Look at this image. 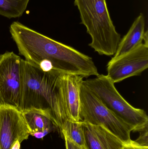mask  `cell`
I'll list each match as a JSON object with an SVG mask.
<instances>
[{
  "mask_svg": "<svg viewBox=\"0 0 148 149\" xmlns=\"http://www.w3.org/2000/svg\"><path fill=\"white\" fill-rule=\"evenodd\" d=\"M61 132L62 135H65L76 144L86 148L83 122L67 120Z\"/></svg>",
  "mask_w": 148,
  "mask_h": 149,
  "instance_id": "obj_14",
  "label": "cell"
},
{
  "mask_svg": "<svg viewBox=\"0 0 148 149\" xmlns=\"http://www.w3.org/2000/svg\"><path fill=\"white\" fill-rule=\"evenodd\" d=\"M148 31H145V19L141 13L133 23L128 32L120 40L114 57L115 58L144 43L148 45Z\"/></svg>",
  "mask_w": 148,
  "mask_h": 149,
  "instance_id": "obj_11",
  "label": "cell"
},
{
  "mask_svg": "<svg viewBox=\"0 0 148 149\" xmlns=\"http://www.w3.org/2000/svg\"><path fill=\"white\" fill-rule=\"evenodd\" d=\"M45 72L23 61V85L21 111L41 112L52 120L61 131L68 120L63 97L61 75Z\"/></svg>",
  "mask_w": 148,
  "mask_h": 149,
  "instance_id": "obj_2",
  "label": "cell"
},
{
  "mask_svg": "<svg viewBox=\"0 0 148 149\" xmlns=\"http://www.w3.org/2000/svg\"><path fill=\"white\" fill-rule=\"evenodd\" d=\"M10 32L25 61L43 71H55L61 74H76L83 78L99 74L92 58L19 22L10 24Z\"/></svg>",
  "mask_w": 148,
  "mask_h": 149,
  "instance_id": "obj_1",
  "label": "cell"
},
{
  "mask_svg": "<svg viewBox=\"0 0 148 149\" xmlns=\"http://www.w3.org/2000/svg\"><path fill=\"white\" fill-rule=\"evenodd\" d=\"M83 78L74 74H62L61 86L63 97L68 120L80 121V89Z\"/></svg>",
  "mask_w": 148,
  "mask_h": 149,
  "instance_id": "obj_9",
  "label": "cell"
},
{
  "mask_svg": "<svg viewBox=\"0 0 148 149\" xmlns=\"http://www.w3.org/2000/svg\"><path fill=\"white\" fill-rule=\"evenodd\" d=\"M21 143L19 141H16L11 147V149H20Z\"/></svg>",
  "mask_w": 148,
  "mask_h": 149,
  "instance_id": "obj_18",
  "label": "cell"
},
{
  "mask_svg": "<svg viewBox=\"0 0 148 149\" xmlns=\"http://www.w3.org/2000/svg\"></svg>",
  "mask_w": 148,
  "mask_h": 149,
  "instance_id": "obj_19",
  "label": "cell"
},
{
  "mask_svg": "<svg viewBox=\"0 0 148 149\" xmlns=\"http://www.w3.org/2000/svg\"><path fill=\"white\" fill-rule=\"evenodd\" d=\"M25 122L30 131V134L41 133L49 130L53 131L58 127L51 119L46 115L37 111L22 112Z\"/></svg>",
  "mask_w": 148,
  "mask_h": 149,
  "instance_id": "obj_12",
  "label": "cell"
},
{
  "mask_svg": "<svg viewBox=\"0 0 148 149\" xmlns=\"http://www.w3.org/2000/svg\"><path fill=\"white\" fill-rule=\"evenodd\" d=\"M81 121L104 127L126 143H130L134 129L108 109L83 83L80 89Z\"/></svg>",
  "mask_w": 148,
  "mask_h": 149,
  "instance_id": "obj_5",
  "label": "cell"
},
{
  "mask_svg": "<svg viewBox=\"0 0 148 149\" xmlns=\"http://www.w3.org/2000/svg\"><path fill=\"white\" fill-rule=\"evenodd\" d=\"M30 0H0V15L7 18L21 17Z\"/></svg>",
  "mask_w": 148,
  "mask_h": 149,
  "instance_id": "obj_13",
  "label": "cell"
},
{
  "mask_svg": "<svg viewBox=\"0 0 148 149\" xmlns=\"http://www.w3.org/2000/svg\"><path fill=\"white\" fill-rule=\"evenodd\" d=\"M81 22L92 41L89 46L101 55L114 56L121 40L110 17L106 0H74Z\"/></svg>",
  "mask_w": 148,
  "mask_h": 149,
  "instance_id": "obj_3",
  "label": "cell"
},
{
  "mask_svg": "<svg viewBox=\"0 0 148 149\" xmlns=\"http://www.w3.org/2000/svg\"><path fill=\"white\" fill-rule=\"evenodd\" d=\"M63 136L65 140L66 149H87L85 147H81L76 144L65 135Z\"/></svg>",
  "mask_w": 148,
  "mask_h": 149,
  "instance_id": "obj_16",
  "label": "cell"
},
{
  "mask_svg": "<svg viewBox=\"0 0 148 149\" xmlns=\"http://www.w3.org/2000/svg\"><path fill=\"white\" fill-rule=\"evenodd\" d=\"M140 136L139 138L135 141L136 143L144 146H148V127L139 132Z\"/></svg>",
  "mask_w": 148,
  "mask_h": 149,
  "instance_id": "obj_15",
  "label": "cell"
},
{
  "mask_svg": "<svg viewBox=\"0 0 148 149\" xmlns=\"http://www.w3.org/2000/svg\"><path fill=\"white\" fill-rule=\"evenodd\" d=\"M23 61L13 52L0 55V105L14 107L21 110Z\"/></svg>",
  "mask_w": 148,
  "mask_h": 149,
  "instance_id": "obj_6",
  "label": "cell"
},
{
  "mask_svg": "<svg viewBox=\"0 0 148 149\" xmlns=\"http://www.w3.org/2000/svg\"><path fill=\"white\" fill-rule=\"evenodd\" d=\"M124 149H148V146L140 145L135 141H132L130 143L126 144Z\"/></svg>",
  "mask_w": 148,
  "mask_h": 149,
  "instance_id": "obj_17",
  "label": "cell"
},
{
  "mask_svg": "<svg viewBox=\"0 0 148 149\" xmlns=\"http://www.w3.org/2000/svg\"><path fill=\"white\" fill-rule=\"evenodd\" d=\"M83 128L87 149H124L127 144L103 126L83 122Z\"/></svg>",
  "mask_w": 148,
  "mask_h": 149,
  "instance_id": "obj_10",
  "label": "cell"
},
{
  "mask_svg": "<svg viewBox=\"0 0 148 149\" xmlns=\"http://www.w3.org/2000/svg\"><path fill=\"white\" fill-rule=\"evenodd\" d=\"M148 67V45L142 43L116 58L107 65V76L114 83L132 76L140 75Z\"/></svg>",
  "mask_w": 148,
  "mask_h": 149,
  "instance_id": "obj_7",
  "label": "cell"
},
{
  "mask_svg": "<svg viewBox=\"0 0 148 149\" xmlns=\"http://www.w3.org/2000/svg\"><path fill=\"white\" fill-rule=\"evenodd\" d=\"M29 136L22 112L14 107L0 105V149H11L16 141L21 143Z\"/></svg>",
  "mask_w": 148,
  "mask_h": 149,
  "instance_id": "obj_8",
  "label": "cell"
},
{
  "mask_svg": "<svg viewBox=\"0 0 148 149\" xmlns=\"http://www.w3.org/2000/svg\"><path fill=\"white\" fill-rule=\"evenodd\" d=\"M83 84L113 113L140 132L148 126V116L144 110L136 108L119 93L114 83L107 76L83 80Z\"/></svg>",
  "mask_w": 148,
  "mask_h": 149,
  "instance_id": "obj_4",
  "label": "cell"
}]
</instances>
